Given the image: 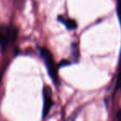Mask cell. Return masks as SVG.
Returning <instances> with one entry per match:
<instances>
[{"instance_id": "cell-7", "label": "cell", "mask_w": 121, "mask_h": 121, "mask_svg": "<svg viewBox=\"0 0 121 121\" xmlns=\"http://www.w3.org/2000/svg\"><path fill=\"white\" fill-rule=\"evenodd\" d=\"M117 119L118 121H121V110H120L117 113Z\"/></svg>"}, {"instance_id": "cell-4", "label": "cell", "mask_w": 121, "mask_h": 121, "mask_svg": "<svg viewBox=\"0 0 121 121\" xmlns=\"http://www.w3.org/2000/svg\"><path fill=\"white\" fill-rule=\"evenodd\" d=\"M58 20L61 23L64 25L66 27V28L69 30H75L78 27L77 23L75 20L70 19V18H64V17L59 16L58 17Z\"/></svg>"}, {"instance_id": "cell-5", "label": "cell", "mask_w": 121, "mask_h": 121, "mask_svg": "<svg viewBox=\"0 0 121 121\" xmlns=\"http://www.w3.org/2000/svg\"><path fill=\"white\" fill-rule=\"evenodd\" d=\"M78 46H77L76 44H73V46H72V52H73L72 56H73V58H74V60H75V59H76V60H78V57H79L78 54H76V51H78Z\"/></svg>"}, {"instance_id": "cell-1", "label": "cell", "mask_w": 121, "mask_h": 121, "mask_svg": "<svg viewBox=\"0 0 121 121\" xmlns=\"http://www.w3.org/2000/svg\"><path fill=\"white\" fill-rule=\"evenodd\" d=\"M40 57L42 58L45 66L46 67L49 77L53 81L54 84H59V76H58V67L54 60L53 55L45 47H39Z\"/></svg>"}, {"instance_id": "cell-3", "label": "cell", "mask_w": 121, "mask_h": 121, "mask_svg": "<svg viewBox=\"0 0 121 121\" xmlns=\"http://www.w3.org/2000/svg\"><path fill=\"white\" fill-rule=\"evenodd\" d=\"M43 108H42V118L45 119L49 113L50 112V110L52 108L54 102H53V97H52V91L50 87L48 86H44L43 91Z\"/></svg>"}, {"instance_id": "cell-2", "label": "cell", "mask_w": 121, "mask_h": 121, "mask_svg": "<svg viewBox=\"0 0 121 121\" xmlns=\"http://www.w3.org/2000/svg\"><path fill=\"white\" fill-rule=\"evenodd\" d=\"M18 30L12 25H0V47L3 49L8 47L17 38Z\"/></svg>"}, {"instance_id": "cell-6", "label": "cell", "mask_w": 121, "mask_h": 121, "mask_svg": "<svg viewBox=\"0 0 121 121\" xmlns=\"http://www.w3.org/2000/svg\"><path fill=\"white\" fill-rule=\"evenodd\" d=\"M117 86L119 88L121 89V58H120V73H119L118 76V81H117Z\"/></svg>"}]
</instances>
